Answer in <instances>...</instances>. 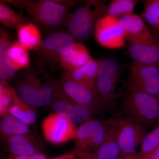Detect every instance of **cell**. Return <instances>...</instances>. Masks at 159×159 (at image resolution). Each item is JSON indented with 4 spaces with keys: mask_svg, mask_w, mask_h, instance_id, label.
Instances as JSON below:
<instances>
[{
    "mask_svg": "<svg viewBox=\"0 0 159 159\" xmlns=\"http://www.w3.org/2000/svg\"><path fill=\"white\" fill-rule=\"evenodd\" d=\"M99 70V61L93 58L84 65L74 70L65 71L62 75L66 78L94 90Z\"/></svg>",
    "mask_w": 159,
    "mask_h": 159,
    "instance_id": "17",
    "label": "cell"
},
{
    "mask_svg": "<svg viewBox=\"0 0 159 159\" xmlns=\"http://www.w3.org/2000/svg\"><path fill=\"white\" fill-rule=\"evenodd\" d=\"M23 12H16L8 4L0 1V23L9 29L17 30L20 26L30 22Z\"/></svg>",
    "mask_w": 159,
    "mask_h": 159,
    "instance_id": "22",
    "label": "cell"
},
{
    "mask_svg": "<svg viewBox=\"0 0 159 159\" xmlns=\"http://www.w3.org/2000/svg\"><path fill=\"white\" fill-rule=\"evenodd\" d=\"M118 19L129 43L145 41L154 37L142 16L133 13Z\"/></svg>",
    "mask_w": 159,
    "mask_h": 159,
    "instance_id": "13",
    "label": "cell"
},
{
    "mask_svg": "<svg viewBox=\"0 0 159 159\" xmlns=\"http://www.w3.org/2000/svg\"><path fill=\"white\" fill-rule=\"evenodd\" d=\"M15 78L13 88L23 101L34 108L50 106L57 83L51 80L45 70L29 68Z\"/></svg>",
    "mask_w": 159,
    "mask_h": 159,
    "instance_id": "2",
    "label": "cell"
},
{
    "mask_svg": "<svg viewBox=\"0 0 159 159\" xmlns=\"http://www.w3.org/2000/svg\"><path fill=\"white\" fill-rule=\"evenodd\" d=\"M153 154L157 158L159 159V145L156 150V151Z\"/></svg>",
    "mask_w": 159,
    "mask_h": 159,
    "instance_id": "33",
    "label": "cell"
},
{
    "mask_svg": "<svg viewBox=\"0 0 159 159\" xmlns=\"http://www.w3.org/2000/svg\"><path fill=\"white\" fill-rule=\"evenodd\" d=\"M18 41L25 48L37 51L43 42L40 29L33 23L29 22L17 30Z\"/></svg>",
    "mask_w": 159,
    "mask_h": 159,
    "instance_id": "21",
    "label": "cell"
},
{
    "mask_svg": "<svg viewBox=\"0 0 159 159\" xmlns=\"http://www.w3.org/2000/svg\"><path fill=\"white\" fill-rule=\"evenodd\" d=\"M75 155V159H97L93 152L81 151L75 148L73 151Z\"/></svg>",
    "mask_w": 159,
    "mask_h": 159,
    "instance_id": "30",
    "label": "cell"
},
{
    "mask_svg": "<svg viewBox=\"0 0 159 159\" xmlns=\"http://www.w3.org/2000/svg\"><path fill=\"white\" fill-rule=\"evenodd\" d=\"M159 145V123L153 130L146 134L141 144L140 154L148 157L153 154Z\"/></svg>",
    "mask_w": 159,
    "mask_h": 159,
    "instance_id": "29",
    "label": "cell"
},
{
    "mask_svg": "<svg viewBox=\"0 0 159 159\" xmlns=\"http://www.w3.org/2000/svg\"><path fill=\"white\" fill-rule=\"evenodd\" d=\"M12 39L8 31L0 28V78L1 80L8 82L15 78L17 71L9 64L8 59L9 49L12 43Z\"/></svg>",
    "mask_w": 159,
    "mask_h": 159,
    "instance_id": "19",
    "label": "cell"
},
{
    "mask_svg": "<svg viewBox=\"0 0 159 159\" xmlns=\"http://www.w3.org/2000/svg\"><path fill=\"white\" fill-rule=\"evenodd\" d=\"M9 64L17 72L29 68L30 64L29 51L23 47L18 41L12 43L8 52Z\"/></svg>",
    "mask_w": 159,
    "mask_h": 159,
    "instance_id": "24",
    "label": "cell"
},
{
    "mask_svg": "<svg viewBox=\"0 0 159 159\" xmlns=\"http://www.w3.org/2000/svg\"><path fill=\"white\" fill-rule=\"evenodd\" d=\"M9 114L29 125L34 124L37 119V115L34 107L23 101L16 93L9 108Z\"/></svg>",
    "mask_w": 159,
    "mask_h": 159,
    "instance_id": "23",
    "label": "cell"
},
{
    "mask_svg": "<svg viewBox=\"0 0 159 159\" xmlns=\"http://www.w3.org/2000/svg\"><path fill=\"white\" fill-rule=\"evenodd\" d=\"M117 124L120 158L135 154L137 148L147 134L145 126L126 117H117Z\"/></svg>",
    "mask_w": 159,
    "mask_h": 159,
    "instance_id": "9",
    "label": "cell"
},
{
    "mask_svg": "<svg viewBox=\"0 0 159 159\" xmlns=\"http://www.w3.org/2000/svg\"><path fill=\"white\" fill-rule=\"evenodd\" d=\"M128 87L147 93L159 100V64L133 61L129 69Z\"/></svg>",
    "mask_w": 159,
    "mask_h": 159,
    "instance_id": "7",
    "label": "cell"
},
{
    "mask_svg": "<svg viewBox=\"0 0 159 159\" xmlns=\"http://www.w3.org/2000/svg\"><path fill=\"white\" fill-rule=\"evenodd\" d=\"M143 18L159 35V0L143 1Z\"/></svg>",
    "mask_w": 159,
    "mask_h": 159,
    "instance_id": "27",
    "label": "cell"
},
{
    "mask_svg": "<svg viewBox=\"0 0 159 159\" xmlns=\"http://www.w3.org/2000/svg\"><path fill=\"white\" fill-rule=\"evenodd\" d=\"M54 1L62 6L71 8L75 7L80 2L77 0H54Z\"/></svg>",
    "mask_w": 159,
    "mask_h": 159,
    "instance_id": "31",
    "label": "cell"
},
{
    "mask_svg": "<svg viewBox=\"0 0 159 159\" xmlns=\"http://www.w3.org/2000/svg\"><path fill=\"white\" fill-rule=\"evenodd\" d=\"M117 118L110 119L105 136L101 145L95 152L97 159H119L121 150L118 140Z\"/></svg>",
    "mask_w": 159,
    "mask_h": 159,
    "instance_id": "15",
    "label": "cell"
},
{
    "mask_svg": "<svg viewBox=\"0 0 159 159\" xmlns=\"http://www.w3.org/2000/svg\"><path fill=\"white\" fill-rule=\"evenodd\" d=\"M92 58L88 49L81 43L77 42L72 50L61 57L59 66L69 72L84 65Z\"/></svg>",
    "mask_w": 159,
    "mask_h": 159,
    "instance_id": "20",
    "label": "cell"
},
{
    "mask_svg": "<svg viewBox=\"0 0 159 159\" xmlns=\"http://www.w3.org/2000/svg\"><path fill=\"white\" fill-rule=\"evenodd\" d=\"M137 0H113L107 4L105 14L117 18L133 14Z\"/></svg>",
    "mask_w": 159,
    "mask_h": 159,
    "instance_id": "26",
    "label": "cell"
},
{
    "mask_svg": "<svg viewBox=\"0 0 159 159\" xmlns=\"http://www.w3.org/2000/svg\"><path fill=\"white\" fill-rule=\"evenodd\" d=\"M42 128L46 140L54 144H63L75 139L77 128L66 117L54 112L44 119Z\"/></svg>",
    "mask_w": 159,
    "mask_h": 159,
    "instance_id": "10",
    "label": "cell"
},
{
    "mask_svg": "<svg viewBox=\"0 0 159 159\" xmlns=\"http://www.w3.org/2000/svg\"><path fill=\"white\" fill-rule=\"evenodd\" d=\"M6 140L11 154L31 156L41 152L38 142L30 134L11 136Z\"/></svg>",
    "mask_w": 159,
    "mask_h": 159,
    "instance_id": "16",
    "label": "cell"
},
{
    "mask_svg": "<svg viewBox=\"0 0 159 159\" xmlns=\"http://www.w3.org/2000/svg\"><path fill=\"white\" fill-rule=\"evenodd\" d=\"M107 1L87 0L72 12L67 25V32L77 42L88 38L97 21L105 14Z\"/></svg>",
    "mask_w": 159,
    "mask_h": 159,
    "instance_id": "5",
    "label": "cell"
},
{
    "mask_svg": "<svg viewBox=\"0 0 159 159\" xmlns=\"http://www.w3.org/2000/svg\"><path fill=\"white\" fill-rule=\"evenodd\" d=\"M16 94L15 90L6 81L0 83V115L2 118L9 114V110Z\"/></svg>",
    "mask_w": 159,
    "mask_h": 159,
    "instance_id": "28",
    "label": "cell"
},
{
    "mask_svg": "<svg viewBox=\"0 0 159 159\" xmlns=\"http://www.w3.org/2000/svg\"><path fill=\"white\" fill-rule=\"evenodd\" d=\"M110 119L105 121L92 119L80 124L77 128L75 140L76 149L93 152L103 141Z\"/></svg>",
    "mask_w": 159,
    "mask_h": 159,
    "instance_id": "8",
    "label": "cell"
},
{
    "mask_svg": "<svg viewBox=\"0 0 159 159\" xmlns=\"http://www.w3.org/2000/svg\"><path fill=\"white\" fill-rule=\"evenodd\" d=\"M77 42L67 32H57L48 35L36 51L35 62L38 70L59 65L63 56L69 53Z\"/></svg>",
    "mask_w": 159,
    "mask_h": 159,
    "instance_id": "6",
    "label": "cell"
},
{
    "mask_svg": "<svg viewBox=\"0 0 159 159\" xmlns=\"http://www.w3.org/2000/svg\"><path fill=\"white\" fill-rule=\"evenodd\" d=\"M94 30L97 42L102 47L119 49L125 45L126 38L117 18L104 14L97 21Z\"/></svg>",
    "mask_w": 159,
    "mask_h": 159,
    "instance_id": "11",
    "label": "cell"
},
{
    "mask_svg": "<svg viewBox=\"0 0 159 159\" xmlns=\"http://www.w3.org/2000/svg\"><path fill=\"white\" fill-rule=\"evenodd\" d=\"M57 84L72 102L92 109L97 112L100 111L96 93L93 89L68 79L62 75Z\"/></svg>",
    "mask_w": 159,
    "mask_h": 159,
    "instance_id": "12",
    "label": "cell"
},
{
    "mask_svg": "<svg viewBox=\"0 0 159 159\" xmlns=\"http://www.w3.org/2000/svg\"><path fill=\"white\" fill-rule=\"evenodd\" d=\"M50 159H75V155L72 152L70 153L65 154Z\"/></svg>",
    "mask_w": 159,
    "mask_h": 159,
    "instance_id": "32",
    "label": "cell"
},
{
    "mask_svg": "<svg viewBox=\"0 0 159 159\" xmlns=\"http://www.w3.org/2000/svg\"><path fill=\"white\" fill-rule=\"evenodd\" d=\"M74 103L66 96L56 84L54 99L50 106L54 113L66 117L75 125H80L84 122L76 112Z\"/></svg>",
    "mask_w": 159,
    "mask_h": 159,
    "instance_id": "18",
    "label": "cell"
},
{
    "mask_svg": "<svg viewBox=\"0 0 159 159\" xmlns=\"http://www.w3.org/2000/svg\"><path fill=\"white\" fill-rule=\"evenodd\" d=\"M122 108L125 117L145 127L159 123V100L143 91L128 86Z\"/></svg>",
    "mask_w": 159,
    "mask_h": 159,
    "instance_id": "4",
    "label": "cell"
},
{
    "mask_svg": "<svg viewBox=\"0 0 159 159\" xmlns=\"http://www.w3.org/2000/svg\"><path fill=\"white\" fill-rule=\"evenodd\" d=\"M0 129L2 135L6 138L16 135L30 134L29 125L9 114L2 119Z\"/></svg>",
    "mask_w": 159,
    "mask_h": 159,
    "instance_id": "25",
    "label": "cell"
},
{
    "mask_svg": "<svg viewBox=\"0 0 159 159\" xmlns=\"http://www.w3.org/2000/svg\"><path fill=\"white\" fill-rule=\"evenodd\" d=\"M128 52L134 62L159 64V39L154 37L145 41L129 43Z\"/></svg>",
    "mask_w": 159,
    "mask_h": 159,
    "instance_id": "14",
    "label": "cell"
},
{
    "mask_svg": "<svg viewBox=\"0 0 159 159\" xmlns=\"http://www.w3.org/2000/svg\"><path fill=\"white\" fill-rule=\"evenodd\" d=\"M122 74L121 66L116 59L106 57L99 61V70L94 91L100 110H114L120 93L117 84Z\"/></svg>",
    "mask_w": 159,
    "mask_h": 159,
    "instance_id": "3",
    "label": "cell"
},
{
    "mask_svg": "<svg viewBox=\"0 0 159 159\" xmlns=\"http://www.w3.org/2000/svg\"><path fill=\"white\" fill-rule=\"evenodd\" d=\"M8 5L26 11L31 22L48 35L61 32L67 27L72 8L66 7L54 0H1Z\"/></svg>",
    "mask_w": 159,
    "mask_h": 159,
    "instance_id": "1",
    "label": "cell"
}]
</instances>
